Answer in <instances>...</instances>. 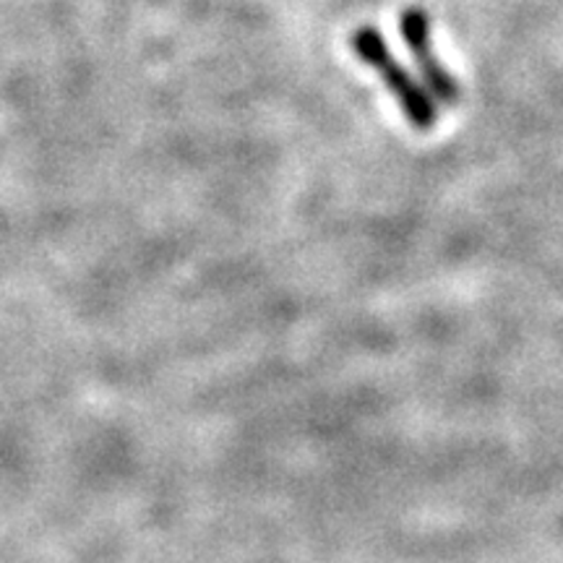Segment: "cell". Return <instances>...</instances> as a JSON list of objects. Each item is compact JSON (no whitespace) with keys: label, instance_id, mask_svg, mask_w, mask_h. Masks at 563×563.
I'll return each instance as SVG.
<instances>
[{"label":"cell","instance_id":"cell-1","mask_svg":"<svg viewBox=\"0 0 563 563\" xmlns=\"http://www.w3.org/2000/svg\"><path fill=\"white\" fill-rule=\"evenodd\" d=\"M350 51L361 58L363 66H368L382 76L384 87L397 100V108L402 110L407 123L415 131L428 133L439 123V108H435L431 95L412 79L410 70L394 58L384 34L376 26L363 24L350 34Z\"/></svg>","mask_w":563,"mask_h":563},{"label":"cell","instance_id":"cell-2","mask_svg":"<svg viewBox=\"0 0 563 563\" xmlns=\"http://www.w3.org/2000/svg\"><path fill=\"white\" fill-rule=\"evenodd\" d=\"M399 32H402V40L410 51L415 68H418L422 84L433 91V97L446 108H456L462 102V87L460 81L443 68V63L433 51L431 40V16H428L426 9H405L402 16H399Z\"/></svg>","mask_w":563,"mask_h":563}]
</instances>
